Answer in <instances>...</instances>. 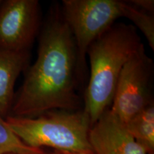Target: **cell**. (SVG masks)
Segmentation results:
<instances>
[{
  "label": "cell",
  "mask_w": 154,
  "mask_h": 154,
  "mask_svg": "<svg viewBox=\"0 0 154 154\" xmlns=\"http://www.w3.org/2000/svg\"><path fill=\"white\" fill-rule=\"evenodd\" d=\"M80 80L74 37L56 5L42 26L37 58L14 97L10 116L36 117L52 110H80Z\"/></svg>",
  "instance_id": "obj_1"
},
{
  "label": "cell",
  "mask_w": 154,
  "mask_h": 154,
  "mask_svg": "<svg viewBox=\"0 0 154 154\" xmlns=\"http://www.w3.org/2000/svg\"><path fill=\"white\" fill-rule=\"evenodd\" d=\"M88 140L94 154H149L109 109L91 126Z\"/></svg>",
  "instance_id": "obj_7"
},
{
  "label": "cell",
  "mask_w": 154,
  "mask_h": 154,
  "mask_svg": "<svg viewBox=\"0 0 154 154\" xmlns=\"http://www.w3.org/2000/svg\"><path fill=\"white\" fill-rule=\"evenodd\" d=\"M125 2L119 0H63L61 12L76 47L82 80L88 48L103 32L124 16Z\"/></svg>",
  "instance_id": "obj_4"
},
{
  "label": "cell",
  "mask_w": 154,
  "mask_h": 154,
  "mask_svg": "<svg viewBox=\"0 0 154 154\" xmlns=\"http://www.w3.org/2000/svg\"><path fill=\"white\" fill-rule=\"evenodd\" d=\"M38 0H6L0 5V49L29 51L41 27Z\"/></svg>",
  "instance_id": "obj_6"
},
{
  "label": "cell",
  "mask_w": 154,
  "mask_h": 154,
  "mask_svg": "<svg viewBox=\"0 0 154 154\" xmlns=\"http://www.w3.org/2000/svg\"><path fill=\"white\" fill-rule=\"evenodd\" d=\"M5 120L17 137L32 148L94 154L88 140L91 122L83 108L77 111L52 110L36 117L9 115Z\"/></svg>",
  "instance_id": "obj_3"
},
{
  "label": "cell",
  "mask_w": 154,
  "mask_h": 154,
  "mask_svg": "<svg viewBox=\"0 0 154 154\" xmlns=\"http://www.w3.org/2000/svg\"><path fill=\"white\" fill-rule=\"evenodd\" d=\"M153 63L144 45L128 60L119 76L109 110L126 124L135 115L153 103Z\"/></svg>",
  "instance_id": "obj_5"
},
{
  "label": "cell",
  "mask_w": 154,
  "mask_h": 154,
  "mask_svg": "<svg viewBox=\"0 0 154 154\" xmlns=\"http://www.w3.org/2000/svg\"><path fill=\"white\" fill-rule=\"evenodd\" d=\"M134 139L149 154H154V105H149L125 124Z\"/></svg>",
  "instance_id": "obj_9"
},
{
  "label": "cell",
  "mask_w": 154,
  "mask_h": 154,
  "mask_svg": "<svg viewBox=\"0 0 154 154\" xmlns=\"http://www.w3.org/2000/svg\"><path fill=\"white\" fill-rule=\"evenodd\" d=\"M43 149H34L23 143L0 115V154H44Z\"/></svg>",
  "instance_id": "obj_10"
},
{
  "label": "cell",
  "mask_w": 154,
  "mask_h": 154,
  "mask_svg": "<svg viewBox=\"0 0 154 154\" xmlns=\"http://www.w3.org/2000/svg\"><path fill=\"white\" fill-rule=\"evenodd\" d=\"M47 154H85V153H72V152H66V151H54V152L51 153Z\"/></svg>",
  "instance_id": "obj_13"
},
{
  "label": "cell",
  "mask_w": 154,
  "mask_h": 154,
  "mask_svg": "<svg viewBox=\"0 0 154 154\" xmlns=\"http://www.w3.org/2000/svg\"><path fill=\"white\" fill-rule=\"evenodd\" d=\"M2 1H1V0H0V5H1V4H2Z\"/></svg>",
  "instance_id": "obj_14"
},
{
  "label": "cell",
  "mask_w": 154,
  "mask_h": 154,
  "mask_svg": "<svg viewBox=\"0 0 154 154\" xmlns=\"http://www.w3.org/2000/svg\"><path fill=\"white\" fill-rule=\"evenodd\" d=\"M29 51H7L0 49V115H10L14 100V86L21 72L27 68Z\"/></svg>",
  "instance_id": "obj_8"
},
{
  "label": "cell",
  "mask_w": 154,
  "mask_h": 154,
  "mask_svg": "<svg viewBox=\"0 0 154 154\" xmlns=\"http://www.w3.org/2000/svg\"><path fill=\"white\" fill-rule=\"evenodd\" d=\"M123 17L128 19L136 29H139L150 47L154 49V14L142 11L125 2Z\"/></svg>",
  "instance_id": "obj_11"
},
{
  "label": "cell",
  "mask_w": 154,
  "mask_h": 154,
  "mask_svg": "<svg viewBox=\"0 0 154 154\" xmlns=\"http://www.w3.org/2000/svg\"><path fill=\"white\" fill-rule=\"evenodd\" d=\"M130 5L140 10L146 11L148 13L153 14L154 12V1L153 0H130L127 1Z\"/></svg>",
  "instance_id": "obj_12"
},
{
  "label": "cell",
  "mask_w": 154,
  "mask_h": 154,
  "mask_svg": "<svg viewBox=\"0 0 154 154\" xmlns=\"http://www.w3.org/2000/svg\"><path fill=\"white\" fill-rule=\"evenodd\" d=\"M44 154H47V153H44Z\"/></svg>",
  "instance_id": "obj_15"
},
{
  "label": "cell",
  "mask_w": 154,
  "mask_h": 154,
  "mask_svg": "<svg viewBox=\"0 0 154 154\" xmlns=\"http://www.w3.org/2000/svg\"><path fill=\"white\" fill-rule=\"evenodd\" d=\"M143 45L134 26L115 23L88 48L90 75L83 109L91 126L110 108L121 71Z\"/></svg>",
  "instance_id": "obj_2"
}]
</instances>
